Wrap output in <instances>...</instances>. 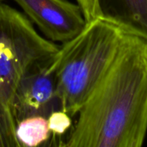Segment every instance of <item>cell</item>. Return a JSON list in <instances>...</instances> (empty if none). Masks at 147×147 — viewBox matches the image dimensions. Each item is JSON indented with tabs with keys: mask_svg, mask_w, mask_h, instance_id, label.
<instances>
[{
	"mask_svg": "<svg viewBox=\"0 0 147 147\" xmlns=\"http://www.w3.org/2000/svg\"><path fill=\"white\" fill-rule=\"evenodd\" d=\"M51 60L34 68L21 80L12 106L16 123L33 115L48 117L53 111L60 109L54 72L49 68Z\"/></svg>",
	"mask_w": 147,
	"mask_h": 147,
	"instance_id": "obj_5",
	"label": "cell"
},
{
	"mask_svg": "<svg viewBox=\"0 0 147 147\" xmlns=\"http://www.w3.org/2000/svg\"><path fill=\"white\" fill-rule=\"evenodd\" d=\"M100 17L147 40V0H98Z\"/></svg>",
	"mask_w": 147,
	"mask_h": 147,
	"instance_id": "obj_6",
	"label": "cell"
},
{
	"mask_svg": "<svg viewBox=\"0 0 147 147\" xmlns=\"http://www.w3.org/2000/svg\"><path fill=\"white\" fill-rule=\"evenodd\" d=\"M0 1H2V0H0Z\"/></svg>",
	"mask_w": 147,
	"mask_h": 147,
	"instance_id": "obj_10",
	"label": "cell"
},
{
	"mask_svg": "<svg viewBox=\"0 0 147 147\" xmlns=\"http://www.w3.org/2000/svg\"><path fill=\"white\" fill-rule=\"evenodd\" d=\"M16 136L20 147H37L48 144L52 134L48 127L47 117L33 115L17 121Z\"/></svg>",
	"mask_w": 147,
	"mask_h": 147,
	"instance_id": "obj_7",
	"label": "cell"
},
{
	"mask_svg": "<svg viewBox=\"0 0 147 147\" xmlns=\"http://www.w3.org/2000/svg\"><path fill=\"white\" fill-rule=\"evenodd\" d=\"M82 9L86 22L100 17L98 0H77Z\"/></svg>",
	"mask_w": 147,
	"mask_h": 147,
	"instance_id": "obj_9",
	"label": "cell"
},
{
	"mask_svg": "<svg viewBox=\"0 0 147 147\" xmlns=\"http://www.w3.org/2000/svg\"><path fill=\"white\" fill-rule=\"evenodd\" d=\"M125 35L115 25L98 17L59 47L49 68L54 72L61 110L71 117L78 115L119 52Z\"/></svg>",
	"mask_w": 147,
	"mask_h": 147,
	"instance_id": "obj_2",
	"label": "cell"
},
{
	"mask_svg": "<svg viewBox=\"0 0 147 147\" xmlns=\"http://www.w3.org/2000/svg\"><path fill=\"white\" fill-rule=\"evenodd\" d=\"M59 49L23 13L0 1V147H20L12 110L15 93L23 77Z\"/></svg>",
	"mask_w": 147,
	"mask_h": 147,
	"instance_id": "obj_3",
	"label": "cell"
},
{
	"mask_svg": "<svg viewBox=\"0 0 147 147\" xmlns=\"http://www.w3.org/2000/svg\"><path fill=\"white\" fill-rule=\"evenodd\" d=\"M43 35L53 42L65 43L77 36L86 20L79 4L68 0H13Z\"/></svg>",
	"mask_w": 147,
	"mask_h": 147,
	"instance_id": "obj_4",
	"label": "cell"
},
{
	"mask_svg": "<svg viewBox=\"0 0 147 147\" xmlns=\"http://www.w3.org/2000/svg\"><path fill=\"white\" fill-rule=\"evenodd\" d=\"M66 147H140L147 133V40L126 34L78 113Z\"/></svg>",
	"mask_w": 147,
	"mask_h": 147,
	"instance_id": "obj_1",
	"label": "cell"
},
{
	"mask_svg": "<svg viewBox=\"0 0 147 147\" xmlns=\"http://www.w3.org/2000/svg\"><path fill=\"white\" fill-rule=\"evenodd\" d=\"M72 117L61 109L53 111L47 117L48 127L52 134L50 146H54L55 140L61 139L72 127Z\"/></svg>",
	"mask_w": 147,
	"mask_h": 147,
	"instance_id": "obj_8",
	"label": "cell"
}]
</instances>
